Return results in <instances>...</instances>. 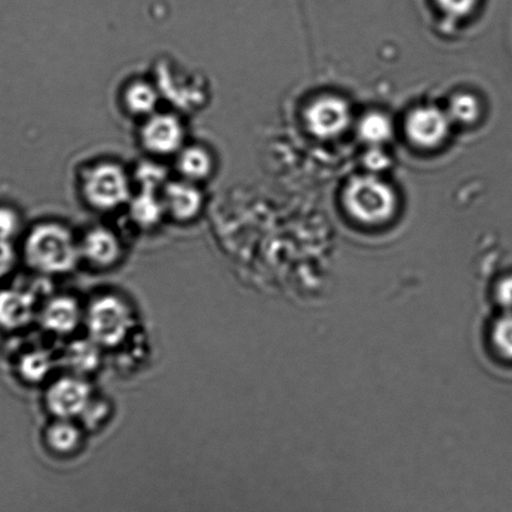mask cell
Here are the masks:
<instances>
[{
    "mask_svg": "<svg viewBox=\"0 0 512 512\" xmlns=\"http://www.w3.org/2000/svg\"><path fill=\"white\" fill-rule=\"evenodd\" d=\"M24 257L33 270L46 275L72 271L82 260L78 238L71 228L58 221L38 223L29 231Z\"/></svg>",
    "mask_w": 512,
    "mask_h": 512,
    "instance_id": "1",
    "label": "cell"
},
{
    "mask_svg": "<svg viewBox=\"0 0 512 512\" xmlns=\"http://www.w3.org/2000/svg\"><path fill=\"white\" fill-rule=\"evenodd\" d=\"M132 172L113 159H101L83 169L79 193L94 212L111 213L127 208L133 196Z\"/></svg>",
    "mask_w": 512,
    "mask_h": 512,
    "instance_id": "2",
    "label": "cell"
},
{
    "mask_svg": "<svg viewBox=\"0 0 512 512\" xmlns=\"http://www.w3.org/2000/svg\"><path fill=\"white\" fill-rule=\"evenodd\" d=\"M345 205L355 220L366 225H380L394 217L396 193L374 175L354 178L345 191Z\"/></svg>",
    "mask_w": 512,
    "mask_h": 512,
    "instance_id": "3",
    "label": "cell"
},
{
    "mask_svg": "<svg viewBox=\"0 0 512 512\" xmlns=\"http://www.w3.org/2000/svg\"><path fill=\"white\" fill-rule=\"evenodd\" d=\"M86 320L89 338L102 349L122 345L136 322L131 307L116 295L97 297L88 307Z\"/></svg>",
    "mask_w": 512,
    "mask_h": 512,
    "instance_id": "4",
    "label": "cell"
},
{
    "mask_svg": "<svg viewBox=\"0 0 512 512\" xmlns=\"http://www.w3.org/2000/svg\"><path fill=\"white\" fill-rule=\"evenodd\" d=\"M188 142L187 124L180 112L158 109L138 123L139 147L157 161L175 158Z\"/></svg>",
    "mask_w": 512,
    "mask_h": 512,
    "instance_id": "5",
    "label": "cell"
},
{
    "mask_svg": "<svg viewBox=\"0 0 512 512\" xmlns=\"http://www.w3.org/2000/svg\"><path fill=\"white\" fill-rule=\"evenodd\" d=\"M92 399L91 385L84 377L72 374L49 386L46 405L57 419L72 420L83 415Z\"/></svg>",
    "mask_w": 512,
    "mask_h": 512,
    "instance_id": "6",
    "label": "cell"
},
{
    "mask_svg": "<svg viewBox=\"0 0 512 512\" xmlns=\"http://www.w3.org/2000/svg\"><path fill=\"white\" fill-rule=\"evenodd\" d=\"M166 218L178 223L196 221L206 207L203 186L183 178H169L161 191Z\"/></svg>",
    "mask_w": 512,
    "mask_h": 512,
    "instance_id": "7",
    "label": "cell"
},
{
    "mask_svg": "<svg viewBox=\"0 0 512 512\" xmlns=\"http://www.w3.org/2000/svg\"><path fill=\"white\" fill-rule=\"evenodd\" d=\"M306 122L313 136L332 139L342 136L349 129L352 113L344 99L326 96L317 99L307 109Z\"/></svg>",
    "mask_w": 512,
    "mask_h": 512,
    "instance_id": "8",
    "label": "cell"
},
{
    "mask_svg": "<svg viewBox=\"0 0 512 512\" xmlns=\"http://www.w3.org/2000/svg\"><path fill=\"white\" fill-rule=\"evenodd\" d=\"M452 122L446 111L432 106L416 108L407 117V136L422 148L440 146L449 136Z\"/></svg>",
    "mask_w": 512,
    "mask_h": 512,
    "instance_id": "9",
    "label": "cell"
},
{
    "mask_svg": "<svg viewBox=\"0 0 512 512\" xmlns=\"http://www.w3.org/2000/svg\"><path fill=\"white\" fill-rule=\"evenodd\" d=\"M162 94L156 81L148 77H133L123 83L119 91V108L138 123L159 109Z\"/></svg>",
    "mask_w": 512,
    "mask_h": 512,
    "instance_id": "10",
    "label": "cell"
},
{
    "mask_svg": "<svg viewBox=\"0 0 512 512\" xmlns=\"http://www.w3.org/2000/svg\"><path fill=\"white\" fill-rule=\"evenodd\" d=\"M82 260L98 268L116 265L122 256V242L112 228L94 226L79 240Z\"/></svg>",
    "mask_w": 512,
    "mask_h": 512,
    "instance_id": "11",
    "label": "cell"
},
{
    "mask_svg": "<svg viewBox=\"0 0 512 512\" xmlns=\"http://www.w3.org/2000/svg\"><path fill=\"white\" fill-rule=\"evenodd\" d=\"M177 177L205 186L217 172L216 154L206 144L188 142L175 158Z\"/></svg>",
    "mask_w": 512,
    "mask_h": 512,
    "instance_id": "12",
    "label": "cell"
},
{
    "mask_svg": "<svg viewBox=\"0 0 512 512\" xmlns=\"http://www.w3.org/2000/svg\"><path fill=\"white\" fill-rule=\"evenodd\" d=\"M36 296L22 288L0 291V327L8 331L27 327L36 317Z\"/></svg>",
    "mask_w": 512,
    "mask_h": 512,
    "instance_id": "13",
    "label": "cell"
},
{
    "mask_svg": "<svg viewBox=\"0 0 512 512\" xmlns=\"http://www.w3.org/2000/svg\"><path fill=\"white\" fill-rule=\"evenodd\" d=\"M82 321V310L76 298L57 296L42 308L41 322L48 332L69 335L77 330Z\"/></svg>",
    "mask_w": 512,
    "mask_h": 512,
    "instance_id": "14",
    "label": "cell"
},
{
    "mask_svg": "<svg viewBox=\"0 0 512 512\" xmlns=\"http://www.w3.org/2000/svg\"><path fill=\"white\" fill-rule=\"evenodd\" d=\"M127 210L131 220L141 228H153L166 220L161 191L134 190Z\"/></svg>",
    "mask_w": 512,
    "mask_h": 512,
    "instance_id": "15",
    "label": "cell"
},
{
    "mask_svg": "<svg viewBox=\"0 0 512 512\" xmlns=\"http://www.w3.org/2000/svg\"><path fill=\"white\" fill-rule=\"evenodd\" d=\"M101 349L102 347L92 341L91 338L74 341L64 351V365L72 371L73 375L83 377L84 375L92 374L101 364Z\"/></svg>",
    "mask_w": 512,
    "mask_h": 512,
    "instance_id": "16",
    "label": "cell"
},
{
    "mask_svg": "<svg viewBox=\"0 0 512 512\" xmlns=\"http://www.w3.org/2000/svg\"><path fill=\"white\" fill-rule=\"evenodd\" d=\"M49 449L57 454H72L81 445L82 432L71 420L57 419L46 432Z\"/></svg>",
    "mask_w": 512,
    "mask_h": 512,
    "instance_id": "17",
    "label": "cell"
},
{
    "mask_svg": "<svg viewBox=\"0 0 512 512\" xmlns=\"http://www.w3.org/2000/svg\"><path fill=\"white\" fill-rule=\"evenodd\" d=\"M54 359L46 350H31L26 352L18 362V371L24 381L29 384H41L52 374Z\"/></svg>",
    "mask_w": 512,
    "mask_h": 512,
    "instance_id": "18",
    "label": "cell"
},
{
    "mask_svg": "<svg viewBox=\"0 0 512 512\" xmlns=\"http://www.w3.org/2000/svg\"><path fill=\"white\" fill-rule=\"evenodd\" d=\"M359 136L371 146H381L394 136V126L385 114L369 113L359 123Z\"/></svg>",
    "mask_w": 512,
    "mask_h": 512,
    "instance_id": "19",
    "label": "cell"
},
{
    "mask_svg": "<svg viewBox=\"0 0 512 512\" xmlns=\"http://www.w3.org/2000/svg\"><path fill=\"white\" fill-rule=\"evenodd\" d=\"M452 124H471L480 116V103L469 93H459L452 97L446 109Z\"/></svg>",
    "mask_w": 512,
    "mask_h": 512,
    "instance_id": "20",
    "label": "cell"
},
{
    "mask_svg": "<svg viewBox=\"0 0 512 512\" xmlns=\"http://www.w3.org/2000/svg\"><path fill=\"white\" fill-rule=\"evenodd\" d=\"M490 344L501 359L512 361V312L505 313L492 323Z\"/></svg>",
    "mask_w": 512,
    "mask_h": 512,
    "instance_id": "21",
    "label": "cell"
},
{
    "mask_svg": "<svg viewBox=\"0 0 512 512\" xmlns=\"http://www.w3.org/2000/svg\"><path fill=\"white\" fill-rule=\"evenodd\" d=\"M109 415V407L106 401L93 400L89 402L86 411L83 412L81 419L84 421V425L89 429H96L107 419Z\"/></svg>",
    "mask_w": 512,
    "mask_h": 512,
    "instance_id": "22",
    "label": "cell"
},
{
    "mask_svg": "<svg viewBox=\"0 0 512 512\" xmlns=\"http://www.w3.org/2000/svg\"><path fill=\"white\" fill-rule=\"evenodd\" d=\"M442 12L451 18H464L474 11L477 0H436Z\"/></svg>",
    "mask_w": 512,
    "mask_h": 512,
    "instance_id": "23",
    "label": "cell"
},
{
    "mask_svg": "<svg viewBox=\"0 0 512 512\" xmlns=\"http://www.w3.org/2000/svg\"><path fill=\"white\" fill-rule=\"evenodd\" d=\"M21 226L18 213L12 208L0 207V238L11 240Z\"/></svg>",
    "mask_w": 512,
    "mask_h": 512,
    "instance_id": "24",
    "label": "cell"
},
{
    "mask_svg": "<svg viewBox=\"0 0 512 512\" xmlns=\"http://www.w3.org/2000/svg\"><path fill=\"white\" fill-rule=\"evenodd\" d=\"M17 253L11 240L0 238V280L7 277L16 265Z\"/></svg>",
    "mask_w": 512,
    "mask_h": 512,
    "instance_id": "25",
    "label": "cell"
},
{
    "mask_svg": "<svg viewBox=\"0 0 512 512\" xmlns=\"http://www.w3.org/2000/svg\"><path fill=\"white\" fill-rule=\"evenodd\" d=\"M365 164L371 171H381L390 164V158L386 156L385 152H382L380 146H372L369 152L365 156Z\"/></svg>",
    "mask_w": 512,
    "mask_h": 512,
    "instance_id": "26",
    "label": "cell"
},
{
    "mask_svg": "<svg viewBox=\"0 0 512 512\" xmlns=\"http://www.w3.org/2000/svg\"><path fill=\"white\" fill-rule=\"evenodd\" d=\"M497 295H499L502 305L512 308V277L506 278V280L501 282Z\"/></svg>",
    "mask_w": 512,
    "mask_h": 512,
    "instance_id": "27",
    "label": "cell"
}]
</instances>
